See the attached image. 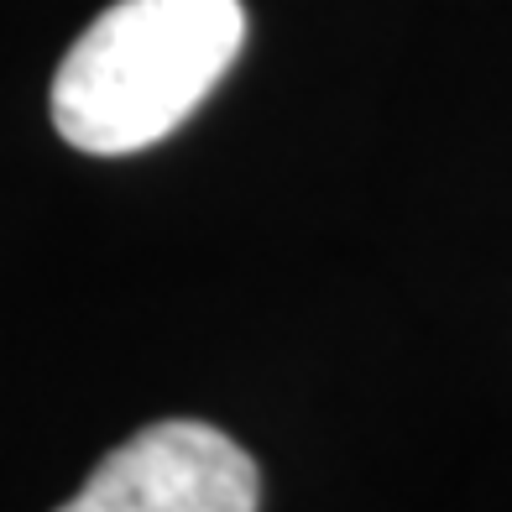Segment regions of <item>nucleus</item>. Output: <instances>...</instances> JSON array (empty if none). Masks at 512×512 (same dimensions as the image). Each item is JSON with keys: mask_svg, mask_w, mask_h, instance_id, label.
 <instances>
[{"mask_svg": "<svg viewBox=\"0 0 512 512\" xmlns=\"http://www.w3.org/2000/svg\"><path fill=\"white\" fill-rule=\"evenodd\" d=\"M241 42V0H115L58 63L53 126L89 157H131L189 121Z\"/></svg>", "mask_w": 512, "mask_h": 512, "instance_id": "obj_1", "label": "nucleus"}, {"mask_svg": "<svg viewBox=\"0 0 512 512\" xmlns=\"http://www.w3.org/2000/svg\"><path fill=\"white\" fill-rule=\"evenodd\" d=\"M256 460L215 424L162 418L115 445L58 512H256Z\"/></svg>", "mask_w": 512, "mask_h": 512, "instance_id": "obj_2", "label": "nucleus"}]
</instances>
